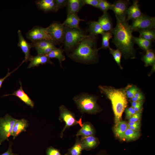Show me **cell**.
<instances>
[{
    "label": "cell",
    "mask_w": 155,
    "mask_h": 155,
    "mask_svg": "<svg viewBox=\"0 0 155 155\" xmlns=\"http://www.w3.org/2000/svg\"><path fill=\"white\" fill-rule=\"evenodd\" d=\"M9 144V148L8 150L1 155H18L17 154H14L12 152L11 148L12 145V142H10Z\"/></svg>",
    "instance_id": "obj_42"
},
{
    "label": "cell",
    "mask_w": 155,
    "mask_h": 155,
    "mask_svg": "<svg viewBox=\"0 0 155 155\" xmlns=\"http://www.w3.org/2000/svg\"><path fill=\"white\" fill-rule=\"evenodd\" d=\"M83 150L80 139L79 138V136H77L74 144L68 149L66 154L67 155H82V152Z\"/></svg>",
    "instance_id": "obj_25"
},
{
    "label": "cell",
    "mask_w": 155,
    "mask_h": 155,
    "mask_svg": "<svg viewBox=\"0 0 155 155\" xmlns=\"http://www.w3.org/2000/svg\"><path fill=\"white\" fill-rule=\"evenodd\" d=\"M112 4L104 0H100L97 8L101 10L103 13L107 12L109 9H111Z\"/></svg>",
    "instance_id": "obj_34"
},
{
    "label": "cell",
    "mask_w": 155,
    "mask_h": 155,
    "mask_svg": "<svg viewBox=\"0 0 155 155\" xmlns=\"http://www.w3.org/2000/svg\"><path fill=\"white\" fill-rule=\"evenodd\" d=\"M139 91V89L135 86L130 85L126 91L127 98L131 99Z\"/></svg>",
    "instance_id": "obj_35"
},
{
    "label": "cell",
    "mask_w": 155,
    "mask_h": 155,
    "mask_svg": "<svg viewBox=\"0 0 155 155\" xmlns=\"http://www.w3.org/2000/svg\"><path fill=\"white\" fill-rule=\"evenodd\" d=\"M110 53L112 55L117 65L121 69L123 68L121 63V59L122 53L121 51L118 49H113L110 47L109 48Z\"/></svg>",
    "instance_id": "obj_33"
},
{
    "label": "cell",
    "mask_w": 155,
    "mask_h": 155,
    "mask_svg": "<svg viewBox=\"0 0 155 155\" xmlns=\"http://www.w3.org/2000/svg\"><path fill=\"white\" fill-rule=\"evenodd\" d=\"M84 5L87 4L97 7L100 0H83Z\"/></svg>",
    "instance_id": "obj_40"
},
{
    "label": "cell",
    "mask_w": 155,
    "mask_h": 155,
    "mask_svg": "<svg viewBox=\"0 0 155 155\" xmlns=\"http://www.w3.org/2000/svg\"><path fill=\"white\" fill-rule=\"evenodd\" d=\"M139 1L134 0L132 5L128 7L127 10V17L126 20L128 22L130 20L133 21L140 17L143 14L140 9Z\"/></svg>",
    "instance_id": "obj_13"
},
{
    "label": "cell",
    "mask_w": 155,
    "mask_h": 155,
    "mask_svg": "<svg viewBox=\"0 0 155 155\" xmlns=\"http://www.w3.org/2000/svg\"><path fill=\"white\" fill-rule=\"evenodd\" d=\"M130 86L128 85L122 89L104 86H99L101 92L104 94L111 101L115 116V127L122 120L123 113L127 106L126 91Z\"/></svg>",
    "instance_id": "obj_2"
},
{
    "label": "cell",
    "mask_w": 155,
    "mask_h": 155,
    "mask_svg": "<svg viewBox=\"0 0 155 155\" xmlns=\"http://www.w3.org/2000/svg\"><path fill=\"white\" fill-rule=\"evenodd\" d=\"M128 128V125L127 122L121 120L117 126L114 127V131L116 136L122 140L123 134Z\"/></svg>",
    "instance_id": "obj_26"
},
{
    "label": "cell",
    "mask_w": 155,
    "mask_h": 155,
    "mask_svg": "<svg viewBox=\"0 0 155 155\" xmlns=\"http://www.w3.org/2000/svg\"><path fill=\"white\" fill-rule=\"evenodd\" d=\"M116 17L117 24L112 32L114 35L112 42L125 58L134 59L135 56L133 31L126 18Z\"/></svg>",
    "instance_id": "obj_1"
},
{
    "label": "cell",
    "mask_w": 155,
    "mask_h": 155,
    "mask_svg": "<svg viewBox=\"0 0 155 155\" xmlns=\"http://www.w3.org/2000/svg\"><path fill=\"white\" fill-rule=\"evenodd\" d=\"M128 128L135 131H139L140 128V125L128 126Z\"/></svg>",
    "instance_id": "obj_45"
},
{
    "label": "cell",
    "mask_w": 155,
    "mask_h": 155,
    "mask_svg": "<svg viewBox=\"0 0 155 155\" xmlns=\"http://www.w3.org/2000/svg\"><path fill=\"white\" fill-rule=\"evenodd\" d=\"M140 136L139 131H136L128 128L125 131L122 140L131 141L135 140Z\"/></svg>",
    "instance_id": "obj_28"
},
{
    "label": "cell",
    "mask_w": 155,
    "mask_h": 155,
    "mask_svg": "<svg viewBox=\"0 0 155 155\" xmlns=\"http://www.w3.org/2000/svg\"><path fill=\"white\" fill-rule=\"evenodd\" d=\"M129 3V0L117 1L112 4L111 9L115 13L116 17L126 18L127 10Z\"/></svg>",
    "instance_id": "obj_11"
},
{
    "label": "cell",
    "mask_w": 155,
    "mask_h": 155,
    "mask_svg": "<svg viewBox=\"0 0 155 155\" xmlns=\"http://www.w3.org/2000/svg\"><path fill=\"white\" fill-rule=\"evenodd\" d=\"M125 113L126 119H129L136 112L135 111L134 108L131 106L126 108L125 109Z\"/></svg>",
    "instance_id": "obj_39"
},
{
    "label": "cell",
    "mask_w": 155,
    "mask_h": 155,
    "mask_svg": "<svg viewBox=\"0 0 155 155\" xmlns=\"http://www.w3.org/2000/svg\"><path fill=\"white\" fill-rule=\"evenodd\" d=\"M89 29L90 34L95 35L98 34H102L104 32L98 22L95 21L90 22Z\"/></svg>",
    "instance_id": "obj_30"
},
{
    "label": "cell",
    "mask_w": 155,
    "mask_h": 155,
    "mask_svg": "<svg viewBox=\"0 0 155 155\" xmlns=\"http://www.w3.org/2000/svg\"><path fill=\"white\" fill-rule=\"evenodd\" d=\"M68 0H55V11L57 12L59 10L64 7L66 5Z\"/></svg>",
    "instance_id": "obj_37"
},
{
    "label": "cell",
    "mask_w": 155,
    "mask_h": 155,
    "mask_svg": "<svg viewBox=\"0 0 155 155\" xmlns=\"http://www.w3.org/2000/svg\"><path fill=\"white\" fill-rule=\"evenodd\" d=\"M87 35L85 34L80 29L65 27L63 42L65 49L69 50L73 49Z\"/></svg>",
    "instance_id": "obj_5"
},
{
    "label": "cell",
    "mask_w": 155,
    "mask_h": 155,
    "mask_svg": "<svg viewBox=\"0 0 155 155\" xmlns=\"http://www.w3.org/2000/svg\"><path fill=\"white\" fill-rule=\"evenodd\" d=\"M82 21L84 20L80 19L77 13H69L67 14V18L62 24L69 28L80 29L79 24Z\"/></svg>",
    "instance_id": "obj_19"
},
{
    "label": "cell",
    "mask_w": 155,
    "mask_h": 155,
    "mask_svg": "<svg viewBox=\"0 0 155 155\" xmlns=\"http://www.w3.org/2000/svg\"><path fill=\"white\" fill-rule=\"evenodd\" d=\"M127 124L128 126L139 125L141 124V121H140L136 122H129Z\"/></svg>",
    "instance_id": "obj_46"
},
{
    "label": "cell",
    "mask_w": 155,
    "mask_h": 155,
    "mask_svg": "<svg viewBox=\"0 0 155 155\" xmlns=\"http://www.w3.org/2000/svg\"><path fill=\"white\" fill-rule=\"evenodd\" d=\"M30 61L28 69L38 67L40 65H42L47 63H53L46 55L41 54H38L35 56H32Z\"/></svg>",
    "instance_id": "obj_16"
},
{
    "label": "cell",
    "mask_w": 155,
    "mask_h": 155,
    "mask_svg": "<svg viewBox=\"0 0 155 155\" xmlns=\"http://www.w3.org/2000/svg\"><path fill=\"white\" fill-rule=\"evenodd\" d=\"M26 37L31 42L43 39L51 40L47 33L46 28L38 26H34L28 31L26 34Z\"/></svg>",
    "instance_id": "obj_10"
},
{
    "label": "cell",
    "mask_w": 155,
    "mask_h": 155,
    "mask_svg": "<svg viewBox=\"0 0 155 155\" xmlns=\"http://www.w3.org/2000/svg\"><path fill=\"white\" fill-rule=\"evenodd\" d=\"M80 142L83 150L89 151L94 149L98 145V139L94 135L81 137Z\"/></svg>",
    "instance_id": "obj_14"
},
{
    "label": "cell",
    "mask_w": 155,
    "mask_h": 155,
    "mask_svg": "<svg viewBox=\"0 0 155 155\" xmlns=\"http://www.w3.org/2000/svg\"><path fill=\"white\" fill-rule=\"evenodd\" d=\"M46 155H67L66 153L62 155L59 150L53 146L48 147L46 151Z\"/></svg>",
    "instance_id": "obj_36"
},
{
    "label": "cell",
    "mask_w": 155,
    "mask_h": 155,
    "mask_svg": "<svg viewBox=\"0 0 155 155\" xmlns=\"http://www.w3.org/2000/svg\"><path fill=\"white\" fill-rule=\"evenodd\" d=\"M81 127L75 135L76 137L81 136V137H84L94 135V129L90 122H86L82 123Z\"/></svg>",
    "instance_id": "obj_21"
},
{
    "label": "cell",
    "mask_w": 155,
    "mask_h": 155,
    "mask_svg": "<svg viewBox=\"0 0 155 155\" xmlns=\"http://www.w3.org/2000/svg\"><path fill=\"white\" fill-rule=\"evenodd\" d=\"M85 5L83 0H69L67 3V14L77 13Z\"/></svg>",
    "instance_id": "obj_22"
},
{
    "label": "cell",
    "mask_w": 155,
    "mask_h": 155,
    "mask_svg": "<svg viewBox=\"0 0 155 155\" xmlns=\"http://www.w3.org/2000/svg\"><path fill=\"white\" fill-rule=\"evenodd\" d=\"M20 66H18V68L15 69V70L12 71L10 72H9V69H8V72L6 75L3 78H0V89L1 87L2 84L5 80L7 77L10 75L11 74L16 70Z\"/></svg>",
    "instance_id": "obj_43"
},
{
    "label": "cell",
    "mask_w": 155,
    "mask_h": 155,
    "mask_svg": "<svg viewBox=\"0 0 155 155\" xmlns=\"http://www.w3.org/2000/svg\"><path fill=\"white\" fill-rule=\"evenodd\" d=\"M133 39L134 43H136L142 49L146 51L150 49L152 42L140 37L133 36Z\"/></svg>",
    "instance_id": "obj_27"
},
{
    "label": "cell",
    "mask_w": 155,
    "mask_h": 155,
    "mask_svg": "<svg viewBox=\"0 0 155 155\" xmlns=\"http://www.w3.org/2000/svg\"><path fill=\"white\" fill-rule=\"evenodd\" d=\"M73 100L81 113L96 114L100 109L97 102V98L87 94H82L75 96Z\"/></svg>",
    "instance_id": "obj_4"
},
{
    "label": "cell",
    "mask_w": 155,
    "mask_h": 155,
    "mask_svg": "<svg viewBox=\"0 0 155 155\" xmlns=\"http://www.w3.org/2000/svg\"><path fill=\"white\" fill-rule=\"evenodd\" d=\"M142 111L136 112L129 119V122H136L140 121Z\"/></svg>",
    "instance_id": "obj_38"
},
{
    "label": "cell",
    "mask_w": 155,
    "mask_h": 155,
    "mask_svg": "<svg viewBox=\"0 0 155 155\" xmlns=\"http://www.w3.org/2000/svg\"><path fill=\"white\" fill-rule=\"evenodd\" d=\"M143 104V100L139 101L131 102V107L133 108L139 106L142 107Z\"/></svg>",
    "instance_id": "obj_44"
},
{
    "label": "cell",
    "mask_w": 155,
    "mask_h": 155,
    "mask_svg": "<svg viewBox=\"0 0 155 155\" xmlns=\"http://www.w3.org/2000/svg\"><path fill=\"white\" fill-rule=\"evenodd\" d=\"M96 155H107L105 151L101 150Z\"/></svg>",
    "instance_id": "obj_47"
},
{
    "label": "cell",
    "mask_w": 155,
    "mask_h": 155,
    "mask_svg": "<svg viewBox=\"0 0 155 155\" xmlns=\"http://www.w3.org/2000/svg\"><path fill=\"white\" fill-rule=\"evenodd\" d=\"M18 46L20 48L22 52L25 55L24 62H27L30 61L32 56L30 54V50L33 47L31 43L28 42L24 37L21 31L19 30L18 31Z\"/></svg>",
    "instance_id": "obj_12"
},
{
    "label": "cell",
    "mask_w": 155,
    "mask_h": 155,
    "mask_svg": "<svg viewBox=\"0 0 155 155\" xmlns=\"http://www.w3.org/2000/svg\"><path fill=\"white\" fill-rule=\"evenodd\" d=\"M47 33L51 40L55 44H59L64 41L65 27L62 24L54 22L46 27Z\"/></svg>",
    "instance_id": "obj_8"
},
{
    "label": "cell",
    "mask_w": 155,
    "mask_h": 155,
    "mask_svg": "<svg viewBox=\"0 0 155 155\" xmlns=\"http://www.w3.org/2000/svg\"><path fill=\"white\" fill-rule=\"evenodd\" d=\"M35 3L39 9L45 12L55 11V0H38L36 1Z\"/></svg>",
    "instance_id": "obj_18"
},
{
    "label": "cell",
    "mask_w": 155,
    "mask_h": 155,
    "mask_svg": "<svg viewBox=\"0 0 155 155\" xmlns=\"http://www.w3.org/2000/svg\"><path fill=\"white\" fill-rule=\"evenodd\" d=\"M142 59L144 63L145 66L153 65L155 61V55L154 52L150 49L146 51Z\"/></svg>",
    "instance_id": "obj_29"
},
{
    "label": "cell",
    "mask_w": 155,
    "mask_h": 155,
    "mask_svg": "<svg viewBox=\"0 0 155 155\" xmlns=\"http://www.w3.org/2000/svg\"><path fill=\"white\" fill-rule=\"evenodd\" d=\"M31 43L33 47L35 49L37 53L49 47L55 46L56 45L52 40H42Z\"/></svg>",
    "instance_id": "obj_23"
},
{
    "label": "cell",
    "mask_w": 155,
    "mask_h": 155,
    "mask_svg": "<svg viewBox=\"0 0 155 155\" xmlns=\"http://www.w3.org/2000/svg\"><path fill=\"white\" fill-rule=\"evenodd\" d=\"M96 36L91 34L87 35L74 48L70 55V57L84 62L95 60L99 50L96 47Z\"/></svg>",
    "instance_id": "obj_3"
},
{
    "label": "cell",
    "mask_w": 155,
    "mask_h": 155,
    "mask_svg": "<svg viewBox=\"0 0 155 155\" xmlns=\"http://www.w3.org/2000/svg\"><path fill=\"white\" fill-rule=\"evenodd\" d=\"M63 51L64 50L61 47H56L46 55L50 59L55 58L58 59L61 66L62 67V62L65 59V56L63 55Z\"/></svg>",
    "instance_id": "obj_24"
},
{
    "label": "cell",
    "mask_w": 155,
    "mask_h": 155,
    "mask_svg": "<svg viewBox=\"0 0 155 155\" xmlns=\"http://www.w3.org/2000/svg\"><path fill=\"white\" fill-rule=\"evenodd\" d=\"M19 83L20 86L19 89L15 91L11 94L4 95L3 96L4 97L10 95L15 96L24 103L30 106L32 108H33L34 104V102L23 90L21 82L20 81Z\"/></svg>",
    "instance_id": "obj_15"
},
{
    "label": "cell",
    "mask_w": 155,
    "mask_h": 155,
    "mask_svg": "<svg viewBox=\"0 0 155 155\" xmlns=\"http://www.w3.org/2000/svg\"><path fill=\"white\" fill-rule=\"evenodd\" d=\"M60 115L59 120L61 122H64L65 125L61 132L60 136L62 138L63 133L67 129L77 125L81 127L82 125V117L77 120L74 114L69 110L65 106L62 105L59 107Z\"/></svg>",
    "instance_id": "obj_6"
},
{
    "label": "cell",
    "mask_w": 155,
    "mask_h": 155,
    "mask_svg": "<svg viewBox=\"0 0 155 155\" xmlns=\"http://www.w3.org/2000/svg\"><path fill=\"white\" fill-rule=\"evenodd\" d=\"M28 126V121L24 119H17L13 127L12 135L13 140L20 134L22 132L26 131Z\"/></svg>",
    "instance_id": "obj_17"
},
{
    "label": "cell",
    "mask_w": 155,
    "mask_h": 155,
    "mask_svg": "<svg viewBox=\"0 0 155 155\" xmlns=\"http://www.w3.org/2000/svg\"><path fill=\"white\" fill-rule=\"evenodd\" d=\"M144 98V96L139 91L133 97L130 99L131 101H136L143 100Z\"/></svg>",
    "instance_id": "obj_41"
},
{
    "label": "cell",
    "mask_w": 155,
    "mask_h": 155,
    "mask_svg": "<svg viewBox=\"0 0 155 155\" xmlns=\"http://www.w3.org/2000/svg\"><path fill=\"white\" fill-rule=\"evenodd\" d=\"M17 119L8 114L0 118V145L5 140L9 141V138L12 135L14 125Z\"/></svg>",
    "instance_id": "obj_7"
},
{
    "label": "cell",
    "mask_w": 155,
    "mask_h": 155,
    "mask_svg": "<svg viewBox=\"0 0 155 155\" xmlns=\"http://www.w3.org/2000/svg\"><path fill=\"white\" fill-rule=\"evenodd\" d=\"M139 37L147 40L153 42L155 39V30L153 29L140 31Z\"/></svg>",
    "instance_id": "obj_31"
},
{
    "label": "cell",
    "mask_w": 155,
    "mask_h": 155,
    "mask_svg": "<svg viewBox=\"0 0 155 155\" xmlns=\"http://www.w3.org/2000/svg\"><path fill=\"white\" fill-rule=\"evenodd\" d=\"M130 26L133 31L153 29L155 28V18L142 14L140 17L133 20Z\"/></svg>",
    "instance_id": "obj_9"
},
{
    "label": "cell",
    "mask_w": 155,
    "mask_h": 155,
    "mask_svg": "<svg viewBox=\"0 0 155 155\" xmlns=\"http://www.w3.org/2000/svg\"><path fill=\"white\" fill-rule=\"evenodd\" d=\"M101 26L104 32H112L113 29V24L110 16L107 12L99 17L98 22Z\"/></svg>",
    "instance_id": "obj_20"
},
{
    "label": "cell",
    "mask_w": 155,
    "mask_h": 155,
    "mask_svg": "<svg viewBox=\"0 0 155 155\" xmlns=\"http://www.w3.org/2000/svg\"><path fill=\"white\" fill-rule=\"evenodd\" d=\"M102 46L98 49H106L109 48V40L112 38L113 34L109 31L104 32L102 34Z\"/></svg>",
    "instance_id": "obj_32"
}]
</instances>
